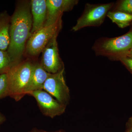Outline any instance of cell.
Segmentation results:
<instances>
[{"instance_id": "1", "label": "cell", "mask_w": 132, "mask_h": 132, "mask_svg": "<svg viewBox=\"0 0 132 132\" xmlns=\"http://www.w3.org/2000/svg\"><path fill=\"white\" fill-rule=\"evenodd\" d=\"M32 26L31 3L22 2L17 5L10 18V42L7 52L13 67L21 62L26 42L31 35Z\"/></svg>"}, {"instance_id": "2", "label": "cell", "mask_w": 132, "mask_h": 132, "mask_svg": "<svg viewBox=\"0 0 132 132\" xmlns=\"http://www.w3.org/2000/svg\"><path fill=\"white\" fill-rule=\"evenodd\" d=\"M93 49L97 55L107 57L112 61H119L132 49V29L119 37L97 40Z\"/></svg>"}, {"instance_id": "3", "label": "cell", "mask_w": 132, "mask_h": 132, "mask_svg": "<svg viewBox=\"0 0 132 132\" xmlns=\"http://www.w3.org/2000/svg\"><path fill=\"white\" fill-rule=\"evenodd\" d=\"M34 64L30 61L21 62L7 73L9 96L16 101L26 95L25 90L31 79Z\"/></svg>"}, {"instance_id": "4", "label": "cell", "mask_w": 132, "mask_h": 132, "mask_svg": "<svg viewBox=\"0 0 132 132\" xmlns=\"http://www.w3.org/2000/svg\"><path fill=\"white\" fill-rule=\"evenodd\" d=\"M113 5V2L106 4L87 3L82 14L77 20L72 30L77 31L86 27L100 26Z\"/></svg>"}, {"instance_id": "5", "label": "cell", "mask_w": 132, "mask_h": 132, "mask_svg": "<svg viewBox=\"0 0 132 132\" xmlns=\"http://www.w3.org/2000/svg\"><path fill=\"white\" fill-rule=\"evenodd\" d=\"M62 19L54 25L44 27L31 34L26 44V51L31 56H35L42 52L49 41L62 28Z\"/></svg>"}, {"instance_id": "6", "label": "cell", "mask_w": 132, "mask_h": 132, "mask_svg": "<svg viewBox=\"0 0 132 132\" xmlns=\"http://www.w3.org/2000/svg\"><path fill=\"white\" fill-rule=\"evenodd\" d=\"M64 70L65 69L56 73H50L44 83L43 89L67 106L70 102V93L64 79Z\"/></svg>"}, {"instance_id": "7", "label": "cell", "mask_w": 132, "mask_h": 132, "mask_svg": "<svg viewBox=\"0 0 132 132\" xmlns=\"http://www.w3.org/2000/svg\"><path fill=\"white\" fill-rule=\"evenodd\" d=\"M28 95L35 99L41 112L45 116L54 118L63 114L65 111L67 106L43 89L34 91Z\"/></svg>"}, {"instance_id": "8", "label": "cell", "mask_w": 132, "mask_h": 132, "mask_svg": "<svg viewBox=\"0 0 132 132\" xmlns=\"http://www.w3.org/2000/svg\"><path fill=\"white\" fill-rule=\"evenodd\" d=\"M58 34L55 35L49 41L43 50L40 64L48 73H57L65 69L64 63L60 57L57 42Z\"/></svg>"}, {"instance_id": "9", "label": "cell", "mask_w": 132, "mask_h": 132, "mask_svg": "<svg viewBox=\"0 0 132 132\" xmlns=\"http://www.w3.org/2000/svg\"><path fill=\"white\" fill-rule=\"evenodd\" d=\"M47 14L45 27L54 25L62 19L64 12L70 11L78 4L77 0H46Z\"/></svg>"}, {"instance_id": "10", "label": "cell", "mask_w": 132, "mask_h": 132, "mask_svg": "<svg viewBox=\"0 0 132 132\" xmlns=\"http://www.w3.org/2000/svg\"><path fill=\"white\" fill-rule=\"evenodd\" d=\"M30 3L32 18L31 34L45 27L47 8L46 0H32Z\"/></svg>"}, {"instance_id": "11", "label": "cell", "mask_w": 132, "mask_h": 132, "mask_svg": "<svg viewBox=\"0 0 132 132\" xmlns=\"http://www.w3.org/2000/svg\"><path fill=\"white\" fill-rule=\"evenodd\" d=\"M50 74L43 69L40 64L35 63L31 79L25 90V95L43 89L44 83Z\"/></svg>"}, {"instance_id": "12", "label": "cell", "mask_w": 132, "mask_h": 132, "mask_svg": "<svg viewBox=\"0 0 132 132\" xmlns=\"http://www.w3.org/2000/svg\"><path fill=\"white\" fill-rule=\"evenodd\" d=\"M10 17L6 12L0 14V50H7L10 42Z\"/></svg>"}, {"instance_id": "13", "label": "cell", "mask_w": 132, "mask_h": 132, "mask_svg": "<svg viewBox=\"0 0 132 132\" xmlns=\"http://www.w3.org/2000/svg\"><path fill=\"white\" fill-rule=\"evenodd\" d=\"M107 16L119 28H124L129 26L132 22V15L119 11H109Z\"/></svg>"}, {"instance_id": "14", "label": "cell", "mask_w": 132, "mask_h": 132, "mask_svg": "<svg viewBox=\"0 0 132 132\" xmlns=\"http://www.w3.org/2000/svg\"><path fill=\"white\" fill-rule=\"evenodd\" d=\"M13 66L7 51L0 50V75L7 73Z\"/></svg>"}, {"instance_id": "15", "label": "cell", "mask_w": 132, "mask_h": 132, "mask_svg": "<svg viewBox=\"0 0 132 132\" xmlns=\"http://www.w3.org/2000/svg\"><path fill=\"white\" fill-rule=\"evenodd\" d=\"M9 96L7 73L0 75V99Z\"/></svg>"}, {"instance_id": "16", "label": "cell", "mask_w": 132, "mask_h": 132, "mask_svg": "<svg viewBox=\"0 0 132 132\" xmlns=\"http://www.w3.org/2000/svg\"><path fill=\"white\" fill-rule=\"evenodd\" d=\"M132 15V0H123L117 4L114 10Z\"/></svg>"}, {"instance_id": "17", "label": "cell", "mask_w": 132, "mask_h": 132, "mask_svg": "<svg viewBox=\"0 0 132 132\" xmlns=\"http://www.w3.org/2000/svg\"><path fill=\"white\" fill-rule=\"evenodd\" d=\"M119 61L121 62L132 74V59L128 57H123L120 59Z\"/></svg>"}, {"instance_id": "18", "label": "cell", "mask_w": 132, "mask_h": 132, "mask_svg": "<svg viewBox=\"0 0 132 132\" xmlns=\"http://www.w3.org/2000/svg\"><path fill=\"white\" fill-rule=\"evenodd\" d=\"M127 132H132V116L129 119L127 124Z\"/></svg>"}, {"instance_id": "19", "label": "cell", "mask_w": 132, "mask_h": 132, "mask_svg": "<svg viewBox=\"0 0 132 132\" xmlns=\"http://www.w3.org/2000/svg\"><path fill=\"white\" fill-rule=\"evenodd\" d=\"M6 118L0 112V126L6 121Z\"/></svg>"}, {"instance_id": "20", "label": "cell", "mask_w": 132, "mask_h": 132, "mask_svg": "<svg viewBox=\"0 0 132 132\" xmlns=\"http://www.w3.org/2000/svg\"><path fill=\"white\" fill-rule=\"evenodd\" d=\"M124 57H128L132 59V49L127 53Z\"/></svg>"}, {"instance_id": "21", "label": "cell", "mask_w": 132, "mask_h": 132, "mask_svg": "<svg viewBox=\"0 0 132 132\" xmlns=\"http://www.w3.org/2000/svg\"><path fill=\"white\" fill-rule=\"evenodd\" d=\"M28 132H46V131L39 130V129H37V128H35Z\"/></svg>"}, {"instance_id": "22", "label": "cell", "mask_w": 132, "mask_h": 132, "mask_svg": "<svg viewBox=\"0 0 132 132\" xmlns=\"http://www.w3.org/2000/svg\"><path fill=\"white\" fill-rule=\"evenodd\" d=\"M46 132H47V131H46Z\"/></svg>"}, {"instance_id": "23", "label": "cell", "mask_w": 132, "mask_h": 132, "mask_svg": "<svg viewBox=\"0 0 132 132\" xmlns=\"http://www.w3.org/2000/svg\"></svg>"}]
</instances>
